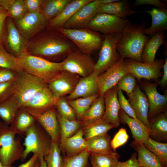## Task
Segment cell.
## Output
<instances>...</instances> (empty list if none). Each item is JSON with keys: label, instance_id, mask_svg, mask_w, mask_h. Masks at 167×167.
I'll return each mask as SVG.
<instances>
[{"label": "cell", "instance_id": "cell-23", "mask_svg": "<svg viewBox=\"0 0 167 167\" xmlns=\"http://www.w3.org/2000/svg\"><path fill=\"white\" fill-rule=\"evenodd\" d=\"M121 122L127 124L129 127L135 142L143 143L150 137L148 129L138 119L128 115L121 108L119 112Z\"/></svg>", "mask_w": 167, "mask_h": 167}, {"label": "cell", "instance_id": "cell-9", "mask_svg": "<svg viewBox=\"0 0 167 167\" xmlns=\"http://www.w3.org/2000/svg\"><path fill=\"white\" fill-rule=\"evenodd\" d=\"M129 21L114 15L98 13L91 20L87 28L105 35L121 33Z\"/></svg>", "mask_w": 167, "mask_h": 167}, {"label": "cell", "instance_id": "cell-7", "mask_svg": "<svg viewBox=\"0 0 167 167\" xmlns=\"http://www.w3.org/2000/svg\"><path fill=\"white\" fill-rule=\"evenodd\" d=\"M122 33L105 35L93 71L99 76L121 58L117 51V45Z\"/></svg>", "mask_w": 167, "mask_h": 167}, {"label": "cell", "instance_id": "cell-57", "mask_svg": "<svg viewBox=\"0 0 167 167\" xmlns=\"http://www.w3.org/2000/svg\"><path fill=\"white\" fill-rule=\"evenodd\" d=\"M9 16L7 11L2 7L0 6V22L5 21L6 19Z\"/></svg>", "mask_w": 167, "mask_h": 167}, {"label": "cell", "instance_id": "cell-24", "mask_svg": "<svg viewBox=\"0 0 167 167\" xmlns=\"http://www.w3.org/2000/svg\"><path fill=\"white\" fill-rule=\"evenodd\" d=\"M97 12L114 15L123 19L134 14L142 11L132 10L128 2L125 0L117 1L107 4H99Z\"/></svg>", "mask_w": 167, "mask_h": 167}, {"label": "cell", "instance_id": "cell-59", "mask_svg": "<svg viewBox=\"0 0 167 167\" xmlns=\"http://www.w3.org/2000/svg\"><path fill=\"white\" fill-rule=\"evenodd\" d=\"M39 161L40 162L39 167H47L44 157L40 158L39 160Z\"/></svg>", "mask_w": 167, "mask_h": 167}, {"label": "cell", "instance_id": "cell-28", "mask_svg": "<svg viewBox=\"0 0 167 167\" xmlns=\"http://www.w3.org/2000/svg\"><path fill=\"white\" fill-rule=\"evenodd\" d=\"M150 136L157 139L167 141V112L166 111L148 118Z\"/></svg>", "mask_w": 167, "mask_h": 167}, {"label": "cell", "instance_id": "cell-45", "mask_svg": "<svg viewBox=\"0 0 167 167\" xmlns=\"http://www.w3.org/2000/svg\"><path fill=\"white\" fill-rule=\"evenodd\" d=\"M7 11L9 16L15 21L21 19L28 12L23 0H14Z\"/></svg>", "mask_w": 167, "mask_h": 167}, {"label": "cell", "instance_id": "cell-60", "mask_svg": "<svg viewBox=\"0 0 167 167\" xmlns=\"http://www.w3.org/2000/svg\"><path fill=\"white\" fill-rule=\"evenodd\" d=\"M0 167H14L13 166H12L11 165L9 166L4 165L0 161Z\"/></svg>", "mask_w": 167, "mask_h": 167}, {"label": "cell", "instance_id": "cell-47", "mask_svg": "<svg viewBox=\"0 0 167 167\" xmlns=\"http://www.w3.org/2000/svg\"><path fill=\"white\" fill-rule=\"evenodd\" d=\"M129 138L126 130L124 128L120 129L110 141L111 147L113 151L116 152L117 149L125 144Z\"/></svg>", "mask_w": 167, "mask_h": 167}, {"label": "cell", "instance_id": "cell-8", "mask_svg": "<svg viewBox=\"0 0 167 167\" xmlns=\"http://www.w3.org/2000/svg\"><path fill=\"white\" fill-rule=\"evenodd\" d=\"M23 145L24 147L21 159L24 160L31 153L36 154L38 160L44 157L49 152L50 142L40 130L34 124L25 131Z\"/></svg>", "mask_w": 167, "mask_h": 167}, {"label": "cell", "instance_id": "cell-4", "mask_svg": "<svg viewBox=\"0 0 167 167\" xmlns=\"http://www.w3.org/2000/svg\"><path fill=\"white\" fill-rule=\"evenodd\" d=\"M48 85L40 79L22 70L17 73L9 99L19 109L21 108L36 92Z\"/></svg>", "mask_w": 167, "mask_h": 167}, {"label": "cell", "instance_id": "cell-34", "mask_svg": "<svg viewBox=\"0 0 167 167\" xmlns=\"http://www.w3.org/2000/svg\"><path fill=\"white\" fill-rule=\"evenodd\" d=\"M138 153L137 160L140 167H163L156 157L142 143L133 141Z\"/></svg>", "mask_w": 167, "mask_h": 167}, {"label": "cell", "instance_id": "cell-62", "mask_svg": "<svg viewBox=\"0 0 167 167\" xmlns=\"http://www.w3.org/2000/svg\"><path fill=\"white\" fill-rule=\"evenodd\" d=\"M3 125V123L2 122L0 121V130Z\"/></svg>", "mask_w": 167, "mask_h": 167}, {"label": "cell", "instance_id": "cell-53", "mask_svg": "<svg viewBox=\"0 0 167 167\" xmlns=\"http://www.w3.org/2000/svg\"><path fill=\"white\" fill-rule=\"evenodd\" d=\"M117 167H140L137 160L136 153L133 154L127 160L124 162L119 161Z\"/></svg>", "mask_w": 167, "mask_h": 167}, {"label": "cell", "instance_id": "cell-22", "mask_svg": "<svg viewBox=\"0 0 167 167\" xmlns=\"http://www.w3.org/2000/svg\"><path fill=\"white\" fill-rule=\"evenodd\" d=\"M33 117L36 118L49 134L51 141L58 143L60 140V129L57 113L54 108Z\"/></svg>", "mask_w": 167, "mask_h": 167}, {"label": "cell", "instance_id": "cell-36", "mask_svg": "<svg viewBox=\"0 0 167 167\" xmlns=\"http://www.w3.org/2000/svg\"><path fill=\"white\" fill-rule=\"evenodd\" d=\"M143 145L156 157L163 167H167V143H161L150 137Z\"/></svg>", "mask_w": 167, "mask_h": 167}, {"label": "cell", "instance_id": "cell-46", "mask_svg": "<svg viewBox=\"0 0 167 167\" xmlns=\"http://www.w3.org/2000/svg\"><path fill=\"white\" fill-rule=\"evenodd\" d=\"M136 85V79L131 73L123 76L119 81L117 86L118 89L125 91L127 94L133 92Z\"/></svg>", "mask_w": 167, "mask_h": 167}, {"label": "cell", "instance_id": "cell-51", "mask_svg": "<svg viewBox=\"0 0 167 167\" xmlns=\"http://www.w3.org/2000/svg\"><path fill=\"white\" fill-rule=\"evenodd\" d=\"M16 75L17 73L10 70L1 68L0 69V84L14 81L16 78Z\"/></svg>", "mask_w": 167, "mask_h": 167}, {"label": "cell", "instance_id": "cell-16", "mask_svg": "<svg viewBox=\"0 0 167 167\" xmlns=\"http://www.w3.org/2000/svg\"><path fill=\"white\" fill-rule=\"evenodd\" d=\"M158 85L148 81L141 84V89L144 92L148 104V118L165 111L167 108V95L158 92Z\"/></svg>", "mask_w": 167, "mask_h": 167}, {"label": "cell", "instance_id": "cell-55", "mask_svg": "<svg viewBox=\"0 0 167 167\" xmlns=\"http://www.w3.org/2000/svg\"><path fill=\"white\" fill-rule=\"evenodd\" d=\"M164 63L163 66V74L161 79L158 82V84L162 87H165L167 84V57L164 60Z\"/></svg>", "mask_w": 167, "mask_h": 167}, {"label": "cell", "instance_id": "cell-39", "mask_svg": "<svg viewBox=\"0 0 167 167\" xmlns=\"http://www.w3.org/2000/svg\"><path fill=\"white\" fill-rule=\"evenodd\" d=\"M0 68L7 69L16 73L23 70L17 58L9 53L0 44Z\"/></svg>", "mask_w": 167, "mask_h": 167}, {"label": "cell", "instance_id": "cell-44", "mask_svg": "<svg viewBox=\"0 0 167 167\" xmlns=\"http://www.w3.org/2000/svg\"><path fill=\"white\" fill-rule=\"evenodd\" d=\"M34 118L24 109L20 111L17 116L15 122L16 129L19 131H25L34 124Z\"/></svg>", "mask_w": 167, "mask_h": 167}, {"label": "cell", "instance_id": "cell-17", "mask_svg": "<svg viewBox=\"0 0 167 167\" xmlns=\"http://www.w3.org/2000/svg\"><path fill=\"white\" fill-rule=\"evenodd\" d=\"M98 0H92L80 8L62 27L68 29L87 28L91 20L97 13Z\"/></svg>", "mask_w": 167, "mask_h": 167}, {"label": "cell", "instance_id": "cell-31", "mask_svg": "<svg viewBox=\"0 0 167 167\" xmlns=\"http://www.w3.org/2000/svg\"><path fill=\"white\" fill-rule=\"evenodd\" d=\"M105 109L103 95H99L93 102L84 114L81 121L83 126L101 119Z\"/></svg>", "mask_w": 167, "mask_h": 167}, {"label": "cell", "instance_id": "cell-48", "mask_svg": "<svg viewBox=\"0 0 167 167\" xmlns=\"http://www.w3.org/2000/svg\"><path fill=\"white\" fill-rule=\"evenodd\" d=\"M118 98L120 108L130 117L138 119L128 101L122 91L119 89L118 91Z\"/></svg>", "mask_w": 167, "mask_h": 167}, {"label": "cell", "instance_id": "cell-21", "mask_svg": "<svg viewBox=\"0 0 167 167\" xmlns=\"http://www.w3.org/2000/svg\"><path fill=\"white\" fill-rule=\"evenodd\" d=\"M7 19L6 43L16 57L26 50L28 41L21 35L13 19L9 17Z\"/></svg>", "mask_w": 167, "mask_h": 167}, {"label": "cell", "instance_id": "cell-15", "mask_svg": "<svg viewBox=\"0 0 167 167\" xmlns=\"http://www.w3.org/2000/svg\"><path fill=\"white\" fill-rule=\"evenodd\" d=\"M46 21L42 12H28L15 23L21 35L28 40L44 28Z\"/></svg>", "mask_w": 167, "mask_h": 167}, {"label": "cell", "instance_id": "cell-58", "mask_svg": "<svg viewBox=\"0 0 167 167\" xmlns=\"http://www.w3.org/2000/svg\"><path fill=\"white\" fill-rule=\"evenodd\" d=\"M99 4H107L113 2L118 0H98Z\"/></svg>", "mask_w": 167, "mask_h": 167}, {"label": "cell", "instance_id": "cell-6", "mask_svg": "<svg viewBox=\"0 0 167 167\" xmlns=\"http://www.w3.org/2000/svg\"><path fill=\"white\" fill-rule=\"evenodd\" d=\"M16 131L13 128L3 125L0 130V161L5 166H11L21 158L23 150L15 137Z\"/></svg>", "mask_w": 167, "mask_h": 167}, {"label": "cell", "instance_id": "cell-27", "mask_svg": "<svg viewBox=\"0 0 167 167\" xmlns=\"http://www.w3.org/2000/svg\"><path fill=\"white\" fill-rule=\"evenodd\" d=\"M165 35L163 31L156 32L150 36L144 46L142 54L143 62H154L156 52L161 45L164 43Z\"/></svg>", "mask_w": 167, "mask_h": 167}, {"label": "cell", "instance_id": "cell-25", "mask_svg": "<svg viewBox=\"0 0 167 167\" xmlns=\"http://www.w3.org/2000/svg\"><path fill=\"white\" fill-rule=\"evenodd\" d=\"M92 0H73L57 16L49 21L51 28H59L82 6Z\"/></svg>", "mask_w": 167, "mask_h": 167}, {"label": "cell", "instance_id": "cell-42", "mask_svg": "<svg viewBox=\"0 0 167 167\" xmlns=\"http://www.w3.org/2000/svg\"><path fill=\"white\" fill-rule=\"evenodd\" d=\"M90 153L87 149L75 156L63 159V167H88Z\"/></svg>", "mask_w": 167, "mask_h": 167}, {"label": "cell", "instance_id": "cell-18", "mask_svg": "<svg viewBox=\"0 0 167 167\" xmlns=\"http://www.w3.org/2000/svg\"><path fill=\"white\" fill-rule=\"evenodd\" d=\"M118 90L116 86L107 91L103 95L105 109L101 120L111 125L114 128L119 126L121 122L119 117L120 107L118 98Z\"/></svg>", "mask_w": 167, "mask_h": 167}, {"label": "cell", "instance_id": "cell-30", "mask_svg": "<svg viewBox=\"0 0 167 167\" xmlns=\"http://www.w3.org/2000/svg\"><path fill=\"white\" fill-rule=\"evenodd\" d=\"M86 149L90 153L109 154L113 151L110 136L105 134L86 140Z\"/></svg>", "mask_w": 167, "mask_h": 167}, {"label": "cell", "instance_id": "cell-11", "mask_svg": "<svg viewBox=\"0 0 167 167\" xmlns=\"http://www.w3.org/2000/svg\"><path fill=\"white\" fill-rule=\"evenodd\" d=\"M124 61L130 73L138 80L142 79L156 80L161 75V70L163 68L165 60L156 59L152 62L144 63L127 58Z\"/></svg>", "mask_w": 167, "mask_h": 167}, {"label": "cell", "instance_id": "cell-40", "mask_svg": "<svg viewBox=\"0 0 167 167\" xmlns=\"http://www.w3.org/2000/svg\"><path fill=\"white\" fill-rule=\"evenodd\" d=\"M19 109L17 105L8 99L0 103V118L6 124H11Z\"/></svg>", "mask_w": 167, "mask_h": 167}, {"label": "cell", "instance_id": "cell-41", "mask_svg": "<svg viewBox=\"0 0 167 167\" xmlns=\"http://www.w3.org/2000/svg\"><path fill=\"white\" fill-rule=\"evenodd\" d=\"M60 151L58 143L52 142L49 152L44 157L47 167H63Z\"/></svg>", "mask_w": 167, "mask_h": 167}, {"label": "cell", "instance_id": "cell-12", "mask_svg": "<svg viewBox=\"0 0 167 167\" xmlns=\"http://www.w3.org/2000/svg\"><path fill=\"white\" fill-rule=\"evenodd\" d=\"M57 99L48 85L36 92L21 108L34 117L54 108Z\"/></svg>", "mask_w": 167, "mask_h": 167}, {"label": "cell", "instance_id": "cell-43", "mask_svg": "<svg viewBox=\"0 0 167 167\" xmlns=\"http://www.w3.org/2000/svg\"><path fill=\"white\" fill-rule=\"evenodd\" d=\"M55 106L58 112L62 117L70 120H77L75 111L63 96L58 98Z\"/></svg>", "mask_w": 167, "mask_h": 167}, {"label": "cell", "instance_id": "cell-1", "mask_svg": "<svg viewBox=\"0 0 167 167\" xmlns=\"http://www.w3.org/2000/svg\"><path fill=\"white\" fill-rule=\"evenodd\" d=\"M145 28L144 23L131 24L129 22L122 32L117 45V51L121 58L142 62L143 50L150 37L144 33Z\"/></svg>", "mask_w": 167, "mask_h": 167}, {"label": "cell", "instance_id": "cell-61", "mask_svg": "<svg viewBox=\"0 0 167 167\" xmlns=\"http://www.w3.org/2000/svg\"><path fill=\"white\" fill-rule=\"evenodd\" d=\"M39 165H40V162H39L38 160L36 163V165L35 167H39Z\"/></svg>", "mask_w": 167, "mask_h": 167}, {"label": "cell", "instance_id": "cell-49", "mask_svg": "<svg viewBox=\"0 0 167 167\" xmlns=\"http://www.w3.org/2000/svg\"><path fill=\"white\" fill-rule=\"evenodd\" d=\"M14 83V81L0 84V103L10 98L13 89Z\"/></svg>", "mask_w": 167, "mask_h": 167}, {"label": "cell", "instance_id": "cell-20", "mask_svg": "<svg viewBox=\"0 0 167 167\" xmlns=\"http://www.w3.org/2000/svg\"><path fill=\"white\" fill-rule=\"evenodd\" d=\"M98 76L93 71L88 76L81 77L73 92L66 98V99L71 100L89 97L98 94Z\"/></svg>", "mask_w": 167, "mask_h": 167}, {"label": "cell", "instance_id": "cell-35", "mask_svg": "<svg viewBox=\"0 0 167 167\" xmlns=\"http://www.w3.org/2000/svg\"><path fill=\"white\" fill-rule=\"evenodd\" d=\"M89 156L92 167H117L120 157L116 152L109 154L92 153Z\"/></svg>", "mask_w": 167, "mask_h": 167}, {"label": "cell", "instance_id": "cell-5", "mask_svg": "<svg viewBox=\"0 0 167 167\" xmlns=\"http://www.w3.org/2000/svg\"><path fill=\"white\" fill-rule=\"evenodd\" d=\"M58 31L77 45L82 53L88 55L100 49L104 39L98 32L88 28L61 27Z\"/></svg>", "mask_w": 167, "mask_h": 167}, {"label": "cell", "instance_id": "cell-38", "mask_svg": "<svg viewBox=\"0 0 167 167\" xmlns=\"http://www.w3.org/2000/svg\"><path fill=\"white\" fill-rule=\"evenodd\" d=\"M99 95L97 94L89 97L67 101L68 104L75 111L78 120H81L85 112Z\"/></svg>", "mask_w": 167, "mask_h": 167}, {"label": "cell", "instance_id": "cell-3", "mask_svg": "<svg viewBox=\"0 0 167 167\" xmlns=\"http://www.w3.org/2000/svg\"><path fill=\"white\" fill-rule=\"evenodd\" d=\"M16 57L23 71L40 79L48 84L62 71V62H51L32 55L26 50Z\"/></svg>", "mask_w": 167, "mask_h": 167}, {"label": "cell", "instance_id": "cell-29", "mask_svg": "<svg viewBox=\"0 0 167 167\" xmlns=\"http://www.w3.org/2000/svg\"><path fill=\"white\" fill-rule=\"evenodd\" d=\"M86 141L84 138L82 128L79 130L72 136L66 139L62 148L67 156L77 155L86 149Z\"/></svg>", "mask_w": 167, "mask_h": 167}, {"label": "cell", "instance_id": "cell-26", "mask_svg": "<svg viewBox=\"0 0 167 167\" xmlns=\"http://www.w3.org/2000/svg\"><path fill=\"white\" fill-rule=\"evenodd\" d=\"M142 12L150 14L152 19L151 26L144 30V32L146 35L151 36L156 32L167 30V8H154Z\"/></svg>", "mask_w": 167, "mask_h": 167}, {"label": "cell", "instance_id": "cell-37", "mask_svg": "<svg viewBox=\"0 0 167 167\" xmlns=\"http://www.w3.org/2000/svg\"><path fill=\"white\" fill-rule=\"evenodd\" d=\"M114 128L111 124L101 119L91 124L83 126L84 136L85 140L107 133L108 131Z\"/></svg>", "mask_w": 167, "mask_h": 167}, {"label": "cell", "instance_id": "cell-32", "mask_svg": "<svg viewBox=\"0 0 167 167\" xmlns=\"http://www.w3.org/2000/svg\"><path fill=\"white\" fill-rule=\"evenodd\" d=\"M57 116L60 129V141L62 148L66 139L73 135L83 127V122L78 120H70L62 117L57 112Z\"/></svg>", "mask_w": 167, "mask_h": 167}, {"label": "cell", "instance_id": "cell-52", "mask_svg": "<svg viewBox=\"0 0 167 167\" xmlns=\"http://www.w3.org/2000/svg\"><path fill=\"white\" fill-rule=\"evenodd\" d=\"M144 5H153L159 8H167L166 5L159 0H136L133 6L136 7Z\"/></svg>", "mask_w": 167, "mask_h": 167}, {"label": "cell", "instance_id": "cell-2", "mask_svg": "<svg viewBox=\"0 0 167 167\" xmlns=\"http://www.w3.org/2000/svg\"><path fill=\"white\" fill-rule=\"evenodd\" d=\"M72 48L71 44L66 39L58 35L49 34L28 41L26 50L34 56L54 58L67 55Z\"/></svg>", "mask_w": 167, "mask_h": 167}, {"label": "cell", "instance_id": "cell-33", "mask_svg": "<svg viewBox=\"0 0 167 167\" xmlns=\"http://www.w3.org/2000/svg\"><path fill=\"white\" fill-rule=\"evenodd\" d=\"M72 0H42L41 12L46 21L58 15Z\"/></svg>", "mask_w": 167, "mask_h": 167}, {"label": "cell", "instance_id": "cell-13", "mask_svg": "<svg viewBox=\"0 0 167 167\" xmlns=\"http://www.w3.org/2000/svg\"><path fill=\"white\" fill-rule=\"evenodd\" d=\"M129 73L124 59L121 58L99 76V95L103 96L107 91L117 86L120 80Z\"/></svg>", "mask_w": 167, "mask_h": 167}, {"label": "cell", "instance_id": "cell-54", "mask_svg": "<svg viewBox=\"0 0 167 167\" xmlns=\"http://www.w3.org/2000/svg\"><path fill=\"white\" fill-rule=\"evenodd\" d=\"M5 21L0 22V44L6 43L7 31Z\"/></svg>", "mask_w": 167, "mask_h": 167}, {"label": "cell", "instance_id": "cell-50", "mask_svg": "<svg viewBox=\"0 0 167 167\" xmlns=\"http://www.w3.org/2000/svg\"><path fill=\"white\" fill-rule=\"evenodd\" d=\"M25 6L28 12H42V0H23Z\"/></svg>", "mask_w": 167, "mask_h": 167}, {"label": "cell", "instance_id": "cell-14", "mask_svg": "<svg viewBox=\"0 0 167 167\" xmlns=\"http://www.w3.org/2000/svg\"><path fill=\"white\" fill-rule=\"evenodd\" d=\"M81 77L66 71H62L48 84V86L57 98L71 94Z\"/></svg>", "mask_w": 167, "mask_h": 167}, {"label": "cell", "instance_id": "cell-56", "mask_svg": "<svg viewBox=\"0 0 167 167\" xmlns=\"http://www.w3.org/2000/svg\"><path fill=\"white\" fill-rule=\"evenodd\" d=\"M38 160L37 155L33 154L31 158L27 161L22 164L18 167H35L36 163Z\"/></svg>", "mask_w": 167, "mask_h": 167}, {"label": "cell", "instance_id": "cell-19", "mask_svg": "<svg viewBox=\"0 0 167 167\" xmlns=\"http://www.w3.org/2000/svg\"><path fill=\"white\" fill-rule=\"evenodd\" d=\"M127 94V100L138 119L148 127L149 131L150 128L148 117L149 106L145 93L137 85L132 92Z\"/></svg>", "mask_w": 167, "mask_h": 167}, {"label": "cell", "instance_id": "cell-10", "mask_svg": "<svg viewBox=\"0 0 167 167\" xmlns=\"http://www.w3.org/2000/svg\"><path fill=\"white\" fill-rule=\"evenodd\" d=\"M62 71H66L85 77L93 71L95 63L89 55L80 52L71 51L62 61Z\"/></svg>", "mask_w": 167, "mask_h": 167}]
</instances>
